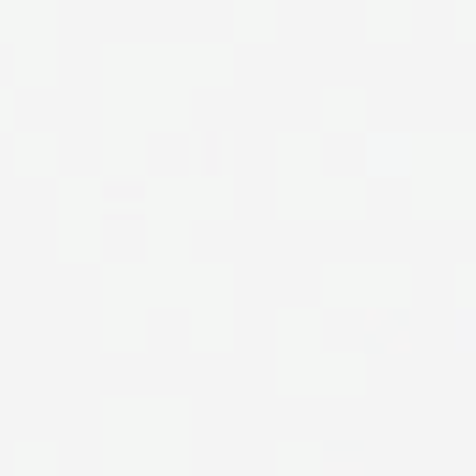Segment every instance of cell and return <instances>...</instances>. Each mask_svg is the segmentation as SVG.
<instances>
[{"instance_id":"6da1fadb","label":"cell","mask_w":476,"mask_h":476,"mask_svg":"<svg viewBox=\"0 0 476 476\" xmlns=\"http://www.w3.org/2000/svg\"><path fill=\"white\" fill-rule=\"evenodd\" d=\"M387 321H390V312H384V309H368L365 312V329H371V332H376Z\"/></svg>"},{"instance_id":"7a4b0ae2","label":"cell","mask_w":476,"mask_h":476,"mask_svg":"<svg viewBox=\"0 0 476 476\" xmlns=\"http://www.w3.org/2000/svg\"><path fill=\"white\" fill-rule=\"evenodd\" d=\"M384 348H387L390 354H395V351H410V348H412V343H410V334L398 332L395 337H393V340H390V343H387V345H384Z\"/></svg>"}]
</instances>
